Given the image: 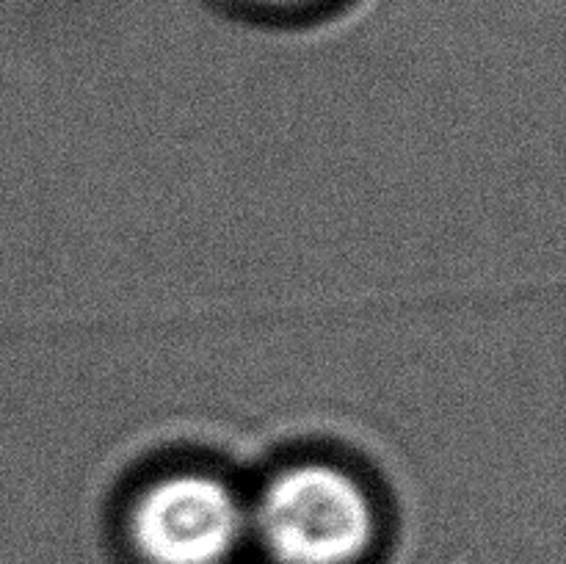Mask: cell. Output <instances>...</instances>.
Returning a JSON list of instances; mask_svg holds the SVG:
<instances>
[{
    "instance_id": "1",
    "label": "cell",
    "mask_w": 566,
    "mask_h": 564,
    "mask_svg": "<svg viewBox=\"0 0 566 564\" xmlns=\"http://www.w3.org/2000/svg\"><path fill=\"white\" fill-rule=\"evenodd\" d=\"M376 536L374 492L332 459L282 464L249 501V540L274 564H363Z\"/></svg>"
},
{
    "instance_id": "2",
    "label": "cell",
    "mask_w": 566,
    "mask_h": 564,
    "mask_svg": "<svg viewBox=\"0 0 566 564\" xmlns=\"http://www.w3.org/2000/svg\"><path fill=\"white\" fill-rule=\"evenodd\" d=\"M125 531L142 564H230L249 540V498L208 468L166 470L130 498Z\"/></svg>"
},
{
    "instance_id": "3",
    "label": "cell",
    "mask_w": 566,
    "mask_h": 564,
    "mask_svg": "<svg viewBox=\"0 0 566 564\" xmlns=\"http://www.w3.org/2000/svg\"><path fill=\"white\" fill-rule=\"evenodd\" d=\"M238 3L254 6V9H265V11H296V9H307V6L321 3V0H238Z\"/></svg>"
}]
</instances>
